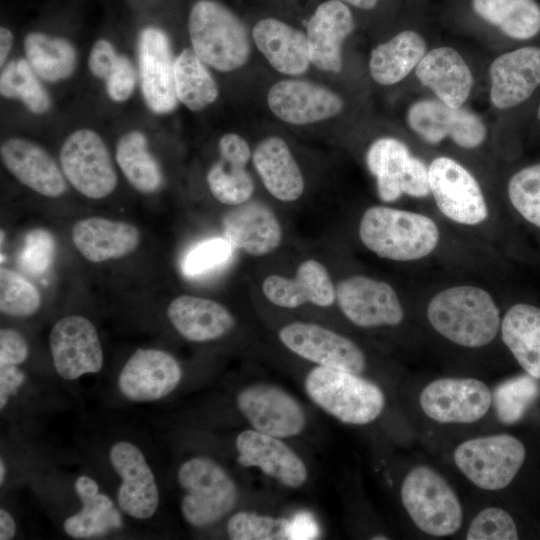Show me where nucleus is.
<instances>
[{
    "instance_id": "nucleus-45",
    "label": "nucleus",
    "mask_w": 540,
    "mask_h": 540,
    "mask_svg": "<svg viewBox=\"0 0 540 540\" xmlns=\"http://www.w3.org/2000/svg\"><path fill=\"white\" fill-rule=\"evenodd\" d=\"M467 540H516L518 530L512 516L499 507H486L471 521Z\"/></svg>"
},
{
    "instance_id": "nucleus-25",
    "label": "nucleus",
    "mask_w": 540,
    "mask_h": 540,
    "mask_svg": "<svg viewBox=\"0 0 540 540\" xmlns=\"http://www.w3.org/2000/svg\"><path fill=\"white\" fill-rule=\"evenodd\" d=\"M354 18L341 0L322 2L307 24L306 36L311 63L326 72L342 69V44L354 30Z\"/></svg>"
},
{
    "instance_id": "nucleus-54",
    "label": "nucleus",
    "mask_w": 540,
    "mask_h": 540,
    "mask_svg": "<svg viewBox=\"0 0 540 540\" xmlns=\"http://www.w3.org/2000/svg\"><path fill=\"white\" fill-rule=\"evenodd\" d=\"M13 33L12 31L5 27L1 26L0 28V65L4 66L6 60L10 54V51L13 46Z\"/></svg>"
},
{
    "instance_id": "nucleus-15",
    "label": "nucleus",
    "mask_w": 540,
    "mask_h": 540,
    "mask_svg": "<svg viewBox=\"0 0 540 540\" xmlns=\"http://www.w3.org/2000/svg\"><path fill=\"white\" fill-rule=\"evenodd\" d=\"M56 372L66 380L97 373L103 366V350L95 326L80 315L66 316L55 323L49 336Z\"/></svg>"
},
{
    "instance_id": "nucleus-12",
    "label": "nucleus",
    "mask_w": 540,
    "mask_h": 540,
    "mask_svg": "<svg viewBox=\"0 0 540 540\" xmlns=\"http://www.w3.org/2000/svg\"><path fill=\"white\" fill-rule=\"evenodd\" d=\"M138 78L147 107L156 114L172 112L178 103L174 86V61L165 31L144 27L137 42Z\"/></svg>"
},
{
    "instance_id": "nucleus-28",
    "label": "nucleus",
    "mask_w": 540,
    "mask_h": 540,
    "mask_svg": "<svg viewBox=\"0 0 540 540\" xmlns=\"http://www.w3.org/2000/svg\"><path fill=\"white\" fill-rule=\"evenodd\" d=\"M141 239L139 229L127 222L88 217L72 227V241L79 253L93 263L131 254Z\"/></svg>"
},
{
    "instance_id": "nucleus-39",
    "label": "nucleus",
    "mask_w": 540,
    "mask_h": 540,
    "mask_svg": "<svg viewBox=\"0 0 540 540\" xmlns=\"http://www.w3.org/2000/svg\"><path fill=\"white\" fill-rule=\"evenodd\" d=\"M174 86L178 102L194 112L214 103L219 94L207 65L192 48L184 49L175 58Z\"/></svg>"
},
{
    "instance_id": "nucleus-52",
    "label": "nucleus",
    "mask_w": 540,
    "mask_h": 540,
    "mask_svg": "<svg viewBox=\"0 0 540 540\" xmlns=\"http://www.w3.org/2000/svg\"><path fill=\"white\" fill-rule=\"evenodd\" d=\"M318 534L317 522L310 513L300 512L290 519L289 539H315Z\"/></svg>"
},
{
    "instance_id": "nucleus-33",
    "label": "nucleus",
    "mask_w": 540,
    "mask_h": 540,
    "mask_svg": "<svg viewBox=\"0 0 540 540\" xmlns=\"http://www.w3.org/2000/svg\"><path fill=\"white\" fill-rule=\"evenodd\" d=\"M74 488L83 503L80 512L68 517L64 531L76 539L104 536L123 526L122 515L113 501L99 492V486L88 476H79Z\"/></svg>"
},
{
    "instance_id": "nucleus-48",
    "label": "nucleus",
    "mask_w": 540,
    "mask_h": 540,
    "mask_svg": "<svg viewBox=\"0 0 540 540\" xmlns=\"http://www.w3.org/2000/svg\"><path fill=\"white\" fill-rule=\"evenodd\" d=\"M138 78L135 65L126 55L120 54L111 73L104 80L108 97L117 103L127 101L134 92Z\"/></svg>"
},
{
    "instance_id": "nucleus-34",
    "label": "nucleus",
    "mask_w": 540,
    "mask_h": 540,
    "mask_svg": "<svg viewBox=\"0 0 540 540\" xmlns=\"http://www.w3.org/2000/svg\"><path fill=\"white\" fill-rule=\"evenodd\" d=\"M501 335L526 373L540 379V308L526 303L513 305L501 322Z\"/></svg>"
},
{
    "instance_id": "nucleus-46",
    "label": "nucleus",
    "mask_w": 540,
    "mask_h": 540,
    "mask_svg": "<svg viewBox=\"0 0 540 540\" xmlns=\"http://www.w3.org/2000/svg\"><path fill=\"white\" fill-rule=\"evenodd\" d=\"M55 253V240L50 231L37 228L30 231L18 255L19 266L31 275H41L50 267Z\"/></svg>"
},
{
    "instance_id": "nucleus-3",
    "label": "nucleus",
    "mask_w": 540,
    "mask_h": 540,
    "mask_svg": "<svg viewBox=\"0 0 540 540\" xmlns=\"http://www.w3.org/2000/svg\"><path fill=\"white\" fill-rule=\"evenodd\" d=\"M192 50L207 65L230 72L246 64L250 40L243 21L216 0L196 1L188 15Z\"/></svg>"
},
{
    "instance_id": "nucleus-17",
    "label": "nucleus",
    "mask_w": 540,
    "mask_h": 540,
    "mask_svg": "<svg viewBox=\"0 0 540 540\" xmlns=\"http://www.w3.org/2000/svg\"><path fill=\"white\" fill-rule=\"evenodd\" d=\"M411 129L424 141L437 144L449 136L460 147L475 148L485 139L486 128L472 112L453 108L441 100H420L408 110Z\"/></svg>"
},
{
    "instance_id": "nucleus-24",
    "label": "nucleus",
    "mask_w": 540,
    "mask_h": 540,
    "mask_svg": "<svg viewBox=\"0 0 540 540\" xmlns=\"http://www.w3.org/2000/svg\"><path fill=\"white\" fill-rule=\"evenodd\" d=\"M492 104L507 109L526 101L540 85V47L525 46L497 57L490 66Z\"/></svg>"
},
{
    "instance_id": "nucleus-29",
    "label": "nucleus",
    "mask_w": 540,
    "mask_h": 540,
    "mask_svg": "<svg viewBox=\"0 0 540 540\" xmlns=\"http://www.w3.org/2000/svg\"><path fill=\"white\" fill-rule=\"evenodd\" d=\"M256 47L278 72L301 75L309 67L307 36L299 29L276 18L258 21L252 31Z\"/></svg>"
},
{
    "instance_id": "nucleus-51",
    "label": "nucleus",
    "mask_w": 540,
    "mask_h": 540,
    "mask_svg": "<svg viewBox=\"0 0 540 540\" xmlns=\"http://www.w3.org/2000/svg\"><path fill=\"white\" fill-rule=\"evenodd\" d=\"M26 376L17 365L0 366V409H4L9 398L23 385Z\"/></svg>"
},
{
    "instance_id": "nucleus-42",
    "label": "nucleus",
    "mask_w": 540,
    "mask_h": 540,
    "mask_svg": "<svg viewBox=\"0 0 540 540\" xmlns=\"http://www.w3.org/2000/svg\"><path fill=\"white\" fill-rule=\"evenodd\" d=\"M39 291L18 273L0 269V311L14 317H28L41 305Z\"/></svg>"
},
{
    "instance_id": "nucleus-57",
    "label": "nucleus",
    "mask_w": 540,
    "mask_h": 540,
    "mask_svg": "<svg viewBox=\"0 0 540 540\" xmlns=\"http://www.w3.org/2000/svg\"><path fill=\"white\" fill-rule=\"evenodd\" d=\"M371 539H373V540H386V539H388V537H386L385 535H375Z\"/></svg>"
},
{
    "instance_id": "nucleus-6",
    "label": "nucleus",
    "mask_w": 540,
    "mask_h": 540,
    "mask_svg": "<svg viewBox=\"0 0 540 540\" xmlns=\"http://www.w3.org/2000/svg\"><path fill=\"white\" fill-rule=\"evenodd\" d=\"M177 478L185 494L181 513L194 527L210 526L226 516L238 500L235 481L216 461L193 457L179 468Z\"/></svg>"
},
{
    "instance_id": "nucleus-31",
    "label": "nucleus",
    "mask_w": 540,
    "mask_h": 540,
    "mask_svg": "<svg viewBox=\"0 0 540 540\" xmlns=\"http://www.w3.org/2000/svg\"><path fill=\"white\" fill-rule=\"evenodd\" d=\"M416 76L439 100L453 108L463 105L473 86L469 67L450 47H439L426 53L416 66Z\"/></svg>"
},
{
    "instance_id": "nucleus-2",
    "label": "nucleus",
    "mask_w": 540,
    "mask_h": 540,
    "mask_svg": "<svg viewBox=\"0 0 540 540\" xmlns=\"http://www.w3.org/2000/svg\"><path fill=\"white\" fill-rule=\"evenodd\" d=\"M359 236L365 247L381 258L412 261L429 255L440 233L435 222L423 214L373 206L360 220Z\"/></svg>"
},
{
    "instance_id": "nucleus-56",
    "label": "nucleus",
    "mask_w": 540,
    "mask_h": 540,
    "mask_svg": "<svg viewBox=\"0 0 540 540\" xmlns=\"http://www.w3.org/2000/svg\"><path fill=\"white\" fill-rule=\"evenodd\" d=\"M5 475H6V466L3 459L1 458L0 460V484L1 485L4 483Z\"/></svg>"
},
{
    "instance_id": "nucleus-36",
    "label": "nucleus",
    "mask_w": 540,
    "mask_h": 540,
    "mask_svg": "<svg viewBox=\"0 0 540 540\" xmlns=\"http://www.w3.org/2000/svg\"><path fill=\"white\" fill-rule=\"evenodd\" d=\"M25 57L37 76L46 82L68 79L77 67V50L67 38L40 31L24 38Z\"/></svg>"
},
{
    "instance_id": "nucleus-10",
    "label": "nucleus",
    "mask_w": 540,
    "mask_h": 540,
    "mask_svg": "<svg viewBox=\"0 0 540 540\" xmlns=\"http://www.w3.org/2000/svg\"><path fill=\"white\" fill-rule=\"evenodd\" d=\"M428 171L430 191L446 217L464 225H477L488 217L481 188L462 165L449 157H438Z\"/></svg>"
},
{
    "instance_id": "nucleus-47",
    "label": "nucleus",
    "mask_w": 540,
    "mask_h": 540,
    "mask_svg": "<svg viewBox=\"0 0 540 540\" xmlns=\"http://www.w3.org/2000/svg\"><path fill=\"white\" fill-rule=\"evenodd\" d=\"M232 245L225 238L207 240L185 257L183 271L188 276L203 274L228 260Z\"/></svg>"
},
{
    "instance_id": "nucleus-23",
    "label": "nucleus",
    "mask_w": 540,
    "mask_h": 540,
    "mask_svg": "<svg viewBox=\"0 0 540 540\" xmlns=\"http://www.w3.org/2000/svg\"><path fill=\"white\" fill-rule=\"evenodd\" d=\"M224 238L250 256H264L281 244L283 231L275 213L259 201L231 208L222 219Z\"/></svg>"
},
{
    "instance_id": "nucleus-43",
    "label": "nucleus",
    "mask_w": 540,
    "mask_h": 540,
    "mask_svg": "<svg viewBox=\"0 0 540 540\" xmlns=\"http://www.w3.org/2000/svg\"><path fill=\"white\" fill-rule=\"evenodd\" d=\"M289 526L287 518L241 511L231 516L227 532L232 540H289Z\"/></svg>"
},
{
    "instance_id": "nucleus-20",
    "label": "nucleus",
    "mask_w": 540,
    "mask_h": 540,
    "mask_svg": "<svg viewBox=\"0 0 540 540\" xmlns=\"http://www.w3.org/2000/svg\"><path fill=\"white\" fill-rule=\"evenodd\" d=\"M112 467L121 477L117 500L121 510L136 519H148L157 510L159 492L145 456L134 444L116 442L110 449Z\"/></svg>"
},
{
    "instance_id": "nucleus-38",
    "label": "nucleus",
    "mask_w": 540,
    "mask_h": 540,
    "mask_svg": "<svg viewBox=\"0 0 540 540\" xmlns=\"http://www.w3.org/2000/svg\"><path fill=\"white\" fill-rule=\"evenodd\" d=\"M475 13L516 40H528L540 31V7L535 0H472Z\"/></svg>"
},
{
    "instance_id": "nucleus-53",
    "label": "nucleus",
    "mask_w": 540,
    "mask_h": 540,
    "mask_svg": "<svg viewBox=\"0 0 540 540\" xmlns=\"http://www.w3.org/2000/svg\"><path fill=\"white\" fill-rule=\"evenodd\" d=\"M16 524L13 517L5 509H0V539L9 540L15 536Z\"/></svg>"
},
{
    "instance_id": "nucleus-7",
    "label": "nucleus",
    "mask_w": 540,
    "mask_h": 540,
    "mask_svg": "<svg viewBox=\"0 0 540 540\" xmlns=\"http://www.w3.org/2000/svg\"><path fill=\"white\" fill-rule=\"evenodd\" d=\"M526 457L523 443L509 434H493L468 439L454 451L453 459L461 473L480 489L507 487L521 469Z\"/></svg>"
},
{
    "instance_id": "nucleus-50",
    "label": "nucleus",
    "mask_w": 540,
    "mask_h": 540,
    "mask_svg": "<svg viewBox=\"0 0 540 540\" xmlns=\"http://www.w3.org/2000/svg\"><path fill=\"white\" fill-rule=\"evenodd\" d=\"M28 354V344L18 331L11 328L0 330V366L20 365Z\"/></svg>"
},
{
    "instance_id": "nucleus-19",
    "label": "nucleus",
    "mask_w": 540,
    "mask_h": 540,
    "mask_svg": "<svg viewBox=\"0 0 540 540\" xmlns=\"http://www.w3.org/2000/svg\"><path fill=\"white\" fill-rule=\"evenodd\" d=\"M267 103L280 120L306 125L336 116L343 109V100L335 92L313 82L285 79L268 91Z\"/></svg>"
},
{
    "instance_id": "nucleus-41",
    "label": "nucleus",
    "mask_w": 540,
    "mask_h": 540,
    "mask_svg": "<svg viewBox=\"0 0 540 540\" xmlns=\"http://www.w3.org/2000/svg\"><path fill=\"white\" fill-rule=\"evenodd\" d=\"M538 379L529 375L509 378L492 392V404L498 420L506 425L519 422L540 392Z\"/></svg>"
},
{
    "instance_id": "nucleus-27",
    "label": "nucleus",
    "mask_w": 540,
    "mask_h": 540,
    "mask_svg": "<svg viewBox=\"0 0 540 540\" xmlns=\"http://www.w3.org/2000/svg\"><path fill=\"white\" fill-rule=\"evenodd\" d=\"M219 159L206 180L211 194L221 203L236 206L250 200L254 182L246 170L251 157L247 141L236 133L224 134L218 142Z\"/></svg>"
},
{
    "instance_id": "nucleus-14",
    "label": "nucleus",
    "mask_w": 540,
    "mask_h": 540,
    "mask_svg": "<svg viewBox=\"0 0 540 540\" xmlns=\"http://www.w3.org/2000/svg\"><path fill=\"white\" fill-rule=\"evenodd\" d=\"M280 341L296 355L318 366L360 374L366 359L347 337L314 323L293 322L278 333Z\"/></svg>"
},
{
    "instance_id": "nucleus-32",
    "label": "nucleus",
    "mask_w": 540,
    "mask_h": 540,
    "mask_svg": "<svg viewBox=\"0 0 540 540\" xmlns=\"http://www.w3.org/2000/svg\"><path fill=\"white\" fill-rule=\"evenodd\" d=\"M253 163L265 188L276 199L293 202L302 196L304 178L285 140L270 136L260 141L253 152Z\"/></svg>"
},
{
    "instance_id": "nucleus-49",
    "label": "nucleus",
    "mask_w": 540,
    "mask_h": 540,
    "mask_svg": "<svg viewBox=\"0 0 540 540\" xmlns=\"http://www.w3.org/2000/svg\"><path fill=\"white\" fill-rule=\"evenodd\" d=\"M119 55L109 40H97L89 53L88 66L90 72L96 78L104 81L114 68Z\"/></svg>"
},
{
    "instance_id": "nucleus-16",
    "label": "nucleus",
    "mask_w": 540,
    "mask_h": 540,
    "mask_svg": "<svg viewBox=\"0 0 540 540\" xmlns=\"http://www.w3.org/2000/svg\"><path fill=\"white\" fill-rule=\"evenodd\" d=\"M336 300L348 320L370 328L401 323L404 312L393 287L364 275L341 280L336 286Z\"/></svg>"
},
{
    "instance_id": "nucleus-18",
    "label": "nucleus",
    "mask_w": 540,
    "mask_h": 540,
    "mask_svg": "<svg viewBox=\"0 0 540 540\" xmlns=\"http://www.w3.org/2000/svg\"><path fill=\"white\" fill-rule=\"evenodd\" d=\"M182 375L180 363L168 352L140 348L123 366L118 388L132 401L159 400L179 385Z\"/></svg>"
},
{
    "instance_id": "nucleus-40",
    "label": "nucleus",
    "mask_w": 540,
    "mask_h": 540,
    "mask_svg": "<svg viewBox=\"0 0 540 540\" xmlns=\"http://www.w3.org/2000/svg\"><path fill=\"white\" fill-rule=\"evenodd\" d=\"M2 97L20 101L30 112L45 114L52 106L51 98L26 58L11 60L0 75Z\"/></svg>"
},
{
    "instance_id": "nucleus-5",
    "label": "nucleus",
    "mask_w": 540,
    "mask_h": 540,
    "mask_svg": "<svg viewBox=\"0 0 540 540\" xmlns=\"http://www.w3.org/2000/svg\"><path fill=\"white\" fill-rule=\"evenodd\" d=\"M400 497L409 517L424 533L443 537L461 528L463 510L459 498L434 469L419 465L410 470L402 482Z\"/></svg>"
},
{
    "instance_id": "nucleus-26",
    "label": "nucleus",
    "mask_w": 540,
    "mask_h": 540,
    "mask_svg": "<svg viewBox=\"0 0 540 540\" xmlns=\"http://www.w3.org/2000/svg\"><path fill=\"white\" fill-rule=\"evenodd\" d=\"M262 291L271 303L288 309L306 303L328 307L336 300V287L326 267L314 259L300 263L294 277L267 276L262 282Z\"/></svg>"
},
{
    "instance_id": "nucleus-35",
    "label": "nucleus",
    "mask_w": 540,
    "mask_h": 540,
    "mask_svg": "<svg viewBox=\"0 0 540 540\" xmlns=\"http://www.w3.org/2000/svg\"><path fill=\"white\" fill-rule=\"evenodd\" d=\"M425 52L426 43L420 34L403 31L372 50L370 74L381 85L395 84L418 65Z\"/></svg>"
},
{
    "instance_id": "nucleus-4",
    "label": "nucleus",
    "mask_w": 540,
    "mask_h": 540,
    "mask_svg": "<svg viewBox=\"0 0 540 540\" xmlns=\"http://www.w3.org/2000/svg\"><path fill=\"white\" fill-rule=\"evenodd\" d=\"M304 386L317 406L345 424L371 423L385 407L380 387L351 372L317 366L307 374Z\"/></svg>"
},
{
    "instance_id": "nucleus-9",
    "label": "nucleus",
    "mask_w": 540,
    "mask_h": 540,
    "mask_svg": "<svg viewBox=\"0 0 540 540\" xmlns=\"http://www.w3.org/2000/svg\"><path fill=\"white\" fill-rule=\"evenodd\" d=\"M366 164L377 179L378 195L383 202H393L403 193L421 198L431 192L428 168L398 139L384 137L374 141L367 151Z\"/></svg>"
},
{
    "instance_id": "nucleus-8",
    "label": "nucleus",
    "mask_w": 540,
    "mask_h": 540,
    "mask_svg": "<svg viewBox=\"0 0 540 540\" xmlns=\"http://www.w3.org/2000/svg\"><path fill=\"white\" fill-rule=\"evenodd\" d=\"M60 166L68 182L92 199L109 196L117 186V174L109 150L94 130L83 128L63 142Z\"/></svg>"
},
{
    "instance_id": "nucleus-55",
    "label": "nucleus",
    "mask_w": 540,
    "mask_h": 540,
    "mask_svg": "<svg viewBox=\"0 0 540 540\" xmlns=\"http://www.w3.org/2000/svg\"><path fill=\"white\" fill-rule=\"evenodd\" d=\"M346 2L354 7L369 10L374 8L379 0H341Z\"/></svg>"
},
{
    "instance_id": "nucleus-30",
    "label": "nucleus",
    "mask_w": 540,
    "mask_h": 540,
    "mask_svg": "<svg viewBox=\"0 0 540 540\" xmlns=\"http://www.w3.org/2000/svg\"><path fill=\"white\" fill-rule=\"evenodd\" d=\"M167 315L175 330L192 342L219 339L235 326V318L225 306L190 295H180L172 300Z\"/></svg>"
},
{
    "instance_id": "nucleus-37",
    "label": "nucleus",
    "mask_w": 540,
    "mask_h": 540,
    "mask_svg": "<svg viewBox=\"0 0 540 540\" xmlns=\"http://www.w3.org/2000/svg\"><path fill=\"white\" fill-rule=\"evenodd\" d=\"M116 161L127 181L140 193L152 194L163 184V173L145 134L132 130L116 144Z\"/></svg>"
},
{
    "instance_id": "nucleus-1",
    "label": "nucleus",
    "mask_w": 540,
    "mask_h": 540,
    "mask_svg": "<svg viewBox=\"0 0 540 540\" xmlns=\"http://www.w3.org/2000/svg\"><path fill=\"white\" fill-rule=\"evenodd\" d=\"M427 317L440 335L469 348L489 344L501 326L500 311L492 296L470 285L450 287L436 294L428 304Z\"/></svg>"
},
{
    "instance_id": "nucleus-58",
    "label": "nucleus",
    "mask_w": 540,
    "mask_h": 540,
    "mask_svg": "<svg viewBox=\"0 0 540 540\" xmlns=\"http://www.w3.org/2000/svg\"><path fill=\"white\" fill-rule=\"evenodd\" d=\"M538 118L540 120V105H539V108H538Z\"/></svg>"
},
{
    "instance_id": "nucleus-21",
    "label": "nucleus",
    "mask_w": 540,
    "mask_h": 540,
    "mask_svg": "<svg viewBox=\"0 0 540 540\" xmlns=\"http://www.w3.org/2000/svg\"><path fill=\"white\" fill-rule=\"evenodd\" d=\"M0 155L5 168L31 190L50 198L66 193L67 179L62 169L40 145L12 137L1 144Z\"/></svg>"
},
{
    "instance_id": "nucleus-44",
    "label": "nucleus",
    "mask_w": 540,
    "mask_h": 540,
    "mask_svg": "<svg viewBox=\"0 0 540 540\" xmlns=\"http://www.w3.org/2000/svg\"><path fill=\"white\" fill-rule=\"evenodd\" d=\"M508 195L521 216L540 228V164L516 172L509 180Z\"/></svg>"
},
{
    "instance_id": "nucleus-13",
    "label": "nucleus",
    "mask_w": 540,
    "mask_h": 540,
    "mask_svg": "<svg viewBox=\"0 0 540 540\" xmlns=\"http://www.w3.org/2000/svg\"><path fill=\"white\" fill-rule=\"evenodd\" d=\"M236 404L254 430L277 438L297 436L306 426L301 404L276 385L246 386L238 393Z\"/></svg>"
},
{
    "instance_id": "nucleus-11",
    "label": "nucleus",
    "mask_w": 540,
    "mask_h": 540,
    "mask_svg": "<svg viewBox=\"0 0 540 540\" xmlns=\"http://www.w3.org/2000/svg\"><path fill=\"white\" fill-rule=\"evenodd\" d=\"M423 412L439 423L469 424L483 418L492 405V392L475 378H439L420 393Z\"/></svg>"
},
{
    "instance_id": "nucleus-22",
    "label": "nucleus",
    "mask_w": 540,
    "mask_h": 540,
    "mask_svg": "<svg viewBox=\"0 0 540 540\" xmlns=\"http://www.w3.org/2000/svg\"><path fill=\"white\" fill-rule=\"evenodd\" d=\"M235 444L240 465L257 467L290 488L301 487L307 481L305 463L280 438L251 429L240 432Z\"/></svg>"
}]
</instances>
